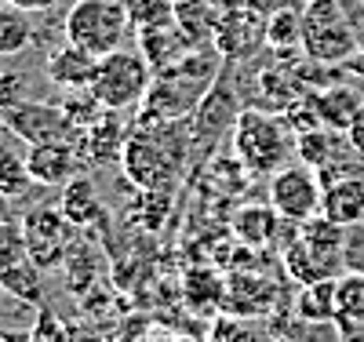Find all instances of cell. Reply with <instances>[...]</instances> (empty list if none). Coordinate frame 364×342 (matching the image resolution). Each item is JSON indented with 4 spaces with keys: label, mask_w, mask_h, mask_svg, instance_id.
<instances>
[{
    "label": "cell",
    "mask_w": 364,
    "mask_h": 342,
    "mask_svg": "<svg viewBox=\"0 0 364 342\" xmlns=\"http://www.w3.org/2000/svg\"><path fill=\"white\" fill-rule=\"evenodd\" d=\"M295 153L302 157V164L324 171L328 164H336V132H331V128L302 132V135L295 139Z\"/></svg>",
    "instance_id": "25"
},
{
    "label": "cell",
    "mask_w": 364,
    "mask_h": 342,
    "mask_svg": "<svg viewBox=\"0 0 364 342\" xmlns=\"http://www.w3.org/2000/svg\"><path fill=\"white\" fill-rule=\"evenodd\" d=\"M266 41V22L252 11H233L226 15L219 26H215V44L223 51L226 62H237V58H248L255 55V44Z\"/></svg>",
    "instance_id": "14"
},
{
    "label": "cell",
    "mask_w": 364,
    "mask_h": 342,
    "mask_svg": "<svg viewBox=\"0 0 364 342\" xmlns=\"http://www.w3.org/2000/svg\"><path fill=\"white\" fill-rule=\"evenodd\" d=\"M302 55L314 66H346L357 58L360 41L339 0H310L302 4Z\"/></svg>",
    "instance_id": "4"
},
{
    "label": "cell",
    "mask_w": 364,
    "mask_h": 342,
    "mask_svg": "<svg viewBox=\"0 0 364 342\" xmlns=\"http://www.w3.org/2000/svg\"><path fill=\"white\" fill-rule=\"evenodd\" d=\"M63 29L70 44L102 58L117 48H124V41L132 37V18L124 0H73Z\"/></svg>",
    "instance_id": "6"
},
{
    "label": "cell",
    "mask_w": 364,
    "mask_h": 342,
    "mask_svg": "<svg viewBox=\"0 0 364 342\" xmlns=\"http://www.w3.org/2000/svg\"><path fill=\"white\" fill-rule=\"evenodd\" d=\"M343 269L364 277V226H346V244H343Z\"/></svg>",
    "instance_id": "28"
},
{
    "label": "cell",
    "mask_w": 364,
    "mask_h": 342,
    "mask_svg": "<svg viewBox=\"0 0 364 342\" xmlns=\"http://www.w3.org/2000/svg\"><path fill=\"white\" fill-rule=\"evenodd\" d=\"M223 66H226V58L215 44H197L190 55H182L178 62L154 73L135 120H186V117H193L200 99L219 80Z\"/></svg>",
    "instance_id": "2"
},
{
    "label": "cell",
    "mask_w": 364,
    "mask_h": 342,
    "mask_svg": "<svg viewBox=\"0 0 364 342\" xmlns=\"http://www.w3.org/2000/svg\"><path fill=\"white\" fill-rule=\"evenodd\" d=\"M33 178H29V168H26V153H15V146L8 139H0V197H22Z\"/></svg>",
    "instance_id": "24"
},
{
    "label": "cell",
    "mask_w": 364,
    "mask_h": 342,
    "mask_svg": "<svg viewBox=\"0 0 364 342\" xmlns=\"http://www.w3.org/2000/svg\"><path fill=\"white\" fill-rule=\"evenodd\" d=\"M18 230H22L26 255L48 273V269H58L66 262L77 226L63 215V208H29Z\"/></svg>",
    "instance_id": "9"
},
{
    "label": "cell",
    "mask_w": 364,
    "mask_h": 342,
    "mask_svg": "<svg viewBox=\"0 0 364 342\" xmlns=\"http://www.w3.org/2000/svg\"><path fill=\"white\" fill-rule=\"evenodd\" d=\"M58 106H63L66 109V117L77 124V128L84 132V128H91V124H95L106 109H102V102L95 99V95H91V87H77V91H66V99L63 102H58Z\"/></svg>",
    "instance_id": "27"
},
{
    "label": "cell",
    "mask_w": 364,
    "mask_h": 342,
    "mask_svg": "<svg viewBox=\"0 0 364 342\" xmlns=\"http://www.w3.org/2000/svg\"><path fill=\"white\" fill-rule=\"evenodd\" d=\"M321 215L336 219L339 226H357L364 223V168L350 171L343 178H331L324 186V201H321Z\"/></svg>",
    "instance_id": "15"
},
{
    "label": "cell",
    "mask_w": 364,
    "mask_h": 342,
    "mask_svg": "<svg viewBox=\"0 0 364 342\" xmlns=\"http://www.w3.org/2000/svg\"><path fill=\"white\" fill-rule=\"evenodd\" d=\"M314 106L321 113V124L331 132H350L353 120L360 117L364 109V91L353 87V84H339V87H321L314 95Z\"/></svg>",
    "instance_id": "16"
},
{
    "label": "cell",
    "mask_w": 364,
    "mask_h": 342,
    "mask_svg": "<svg viewBox=\"0 0 364 342\" xmlns=\"http://www.w3.org/2000/svg\"><path fill=\"white\" fill-rule=\"evenodd\" d=\"M33 22L29 11L15 8L11 0H0V58H15L33 44Z\"/></svg>",
    "instance_id": "20"
},
{
    "label": "cell",
    "mask_w": 364,
    "mask_h": 342,
    "mask_svg": "<svg viewBox=\"0 0 364 342\" xmlns=\"http://www.w3.org/2000/svg\"><path fill=\"white\" fill-rule=\"evenodd\" d=\"M132 29H157V26H171L175 22V0H124Z\"/></svg>",
    "instance_id": "26"
},
{
    "label": "cell",
    "mask_w": 364,
    "mask_h": 342,
    "mask_svg": "<svg viewBox=\"0 0 364 342\" xmlns=\"http://www.w3.org/2000/svg\"><path fill=\"white\" fill-rule=\"evenodd\" d=\"M63 215L73 223V226H95L102 219V197L95 190V182L77 175L66 182V190H63Z\"/></svg>",
    "instance_id": "18"
},
{
    "label": "cell",
    "mask_w": 364,
    "mask_h": 342,
    "mask_svg": "<svg viewBox=\"0 0 364 342\" xmlns=\"http://www.w3.org/2000/svg\"><path fill=\"white\" fill-rule=\"evenodd\" d=\"M269 208L281 215L284 223L302 226L314 215H321V201H324V186L317 168L310 164H284L269 175Z\"/></svg>",
    "instance_id": "8"
},
{
    "label": "cell",
    "mask_w": 364,
    "mask_h": 342,
    "mask_svg": "<svg viewBox=\"0 0 364 342\" xmlns=\"http://www.w3.org/2000/svg\"><path fill=\"white\" fill-rule=\"evenodd\" d=\"M230 142H233V157L245 164V171L262 175V178L284 168V161L295 149V142L288 135V120L269 109H240Z\"/></svg>",
    "instance_id": "3"
},
{
    "label": "cell",
    "mask_w": 364,
    "mask_h": 342,
    "mask_svg": "<svg viewBox=\"0 0 364 342\" xmlns=\"http://www.w3.org/2000/svg\"><path fill=\"white\" fill-rule=\"evenodd\" d=\"M29 102V80L22 73H0V109H15Z\"/></svg>",
    "instance_id": "29"
},
{
    "label": "cell",
    "mask_w": 364,
    "mask_h": 342,
    "mask_svg": "<svg viewBox=\"0 0 364 342\" xmlns=\"http://www.w3.org/2000/svg\"><path fill=\"white\" fill-rule=\"evenodd\" d=\"M154 342H157V338H154Z\"/></svg>",
    "instance_id": "33"
},
{
    "label": "cell",
    "mask_w": 364,
    "mask_h": 342,
    "mask_svg": "<svg viewBox=\"0 0 364 342\" xmlns=\"http://www.w3.org/2000/svg\"><path fill=\"white\" fill-rule=\"evenodd\" d=\"M15 8H22V11H29V15H44V11H51L58 0H11Z\"/></svg>",
    "instance_id": "31"
},
{
    "label": "cell",
    "mask_w": 364,
    "mask_h": 342,
    "mask_svg": "<svg viewBox=\"0 0 364 342\" xmlns=\"http://www.w3.org/2000/svg\"><path fill=\"white\" fill-rule=\"evenodd\" d=\"M149 80H154V66L146 62V55L139 48H117L99 58L91 95L109 113H139Z\"/></svg>",
    "instance_id": "5"
},
{
    "label": "cell",
    "mask_w": 364,
    "mask_h": 342,
    "mask_svg": "<svg viewBox=\"0 0 364 342\" xmlns=\"http://www.w3.org/2000/svg\"><path fill=\"white\" fill-rule=\"evenodd\" d=\"M128 124L120 120V113H102L91 128H84L77 135V153H80V161L87 164H113L120 161V153H124V142H128Z\"/></svg>",
    "instance_id": "11"
},
{
    "label": "cell",
    "mask_w": 364,
    "mask_h": 342,
    "mask_svg": "<svg viewBox=\"0 0 364 342\" xmlns=\"http://www.w3.org/2000/svg\"><path fill=\"white\" fill-rule=\"evenodd\" d=\"M95 70H99V55H91L77 44H63L55 48L44 62V73L48 80L58 87V91H77V87H91V80H95Z\"/></svg>",
    "instance_id": "13"
},
{
    "label": "cell",
    "mask_w": 364,
    "mask_h": 342,
    "mask_svg": "<svg viewBox=\"0 0 364 342\" xmlns=\"http://www.w3.org/2000/svg\"><path fill=\"white\" fill-rule=\"evenodd\" d=\"M299 317L306 321V324H328V321H336V277L331 281H314L299 292Z\"/></svg>",
    "instance_id": "21"
},
{
    "label": "cell",
    "mask_w": 364,
    "mask_h": 342,
    "mask_svg": "<svg viewBox=\"0 0 364 342\" xmlns=\"http://www.w3.org/2000/svg\"><path fill=\"white\" fill-rule=\"evenodd\" d=\"M266 44L273 51H295L302 48V8L281 4L266 18Z\"/></svg>",
    "instance_id": "22"
},
{
    "label": "cell",
    "mask_w": 364,
    "mask_h": 342,
    "mask_svg": "<svg viewBox=\"0 0 364 342\" xmlns=\"http://www.w3.org/2000/svg\"><path fill=\"white\" fill-rule=\"evenodd\" d=\"M4 132H11L15 139H22L26 146H58V142H77L80 128L66 117L63 106L55 102H22L15 109H8L4 117Z\"/></svg>",
    "instance_id": "10"
},
{
    "label": "cell",
    "mask_w": 364,
    "mask_h": 342,
    "mask_svg": "<svg viewBox=\"0 0 364 342\" xmlns=\"http://www.w3.org/2000/svg\"><path fill=\"white\" fill-rule=\"evenodd\" d=\"M124 175L135 190L175 193L178 182L193 168V135L186 120H135L120 153Z\"/></svg>",
    "instance_id": "1"
},
{
    "label": "cell",
    "mask_w": 364,
    "mask_h": 342,
    "mask_svg": "<svg viewBox=\"0 0 364 342\" xmlns=\"http://www.w3.org/2000/svg\"><path fill=\"white\" fill-rule=\"evenodd\" d=\"M281 215L273 211V208H262V204H248V208H240L233 215V237L237 240H245V244H269V240H277L281 233Z\"/></svg>",
    "instance_id": "19"
},
{
    "label": "cell",
    "mask_w": 364,
    "mask_h": 342,
    "mask_svg": "<svg viewBox=\"0 0 364 342\" xmlns=\"http://www.w3.org/2000/svg\"><path fill=\"white\" fill-rule=\"evenodd\" d=\"M240 117V102H237V87H233V66L226 62L219 80L211 84V91L200 99V106L190 117V135H193V157L204 161L211 157L226 135H233V124Z\"/></svg>",
    "instance_id": "7"
},
{
    "label": "cell",
    "mask_w": 364,
    "mask_h": 342,
    "mask_svg": "<svg viewBox=\"0 0 364 342\" xmlns=\"http://www.w3.org/2000/svg\"><path fill=\"white\" fill-rule=\"evenodd\" d=\"M346 139H350L353 153H360V161H364V109H360V117L353 120V128L346 132Z\"/></svg>",
    "instance_id": "30"
},
{
    "label": "cell",
    "mask_w": 364,
    "mask_h": 342,
    "mask_svg": "<svg viewBox=\"0 0 364 342\" xmlns=\"http://www.w3.org/2000/svg\"><path fill=\"white\" fill-rule=\"evenodd\" d=\"M193 48L197 44L182 33L175 22L171 26H157V29H142V33H139V51L146 55L149 66H154V73L171 66V62H178L182 55H190Z\"/></svg>",
    "instance_id": "17"
},
{
    "label": "cell",
    "mask_w": 364,
    "mask_h": 342,
    "mask_svg": "<svg viewBox=\"0 0 364 342\" xmlns=\"http://www.w3.org/2000/svg\"><path fill=\"white\" fill-rule=\"evenodd\" d=\"M336 321L343 328H353L364 321V277L360 273L336 277Z\"/></svg>",
    "instance_id": "23"
},
{
    "label": "cell",
    "mask_w": 364,
    "mask_h": 342,
    "mask_svg": "<svg viewBox=\"0 0 364 342\" xmlns=\"http://www.w3.org/2000/svg\"><path fill=\"white\" fill-rule=\"evenodd\" d=\"M266 4H277V0H266Z\"/></svg>",
    "instance_id": "32"
},
{
    "label": "cell",
    "mask_w": 364,
    "mask_h": 342,
    "mask_svg": "<svg viewBox=\"0 0 364 342\" xmlns=\"http://www.w3.org/2000/svg\"><path fill=\"white\" fill-rule=\"evenodd\" d=\"M80 153L73 142L58 146H26V168L33 186H66L80 171Z\"/></svg>",
    "instance_id": "12"
}]
</instances>
